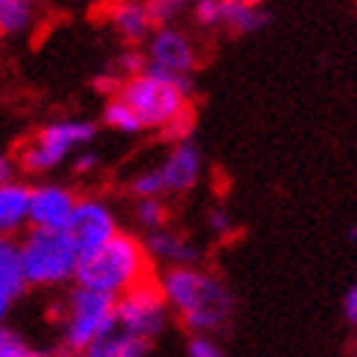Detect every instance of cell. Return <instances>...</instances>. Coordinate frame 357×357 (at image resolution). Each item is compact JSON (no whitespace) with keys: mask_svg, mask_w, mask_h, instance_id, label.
I'll return each instance as SVG.
<instances>
[{"mask_svg":"<svg viewBox=\"0 0 357 357\" xmlns=\"http://www.w3.org/2000/svg\"><path fill=\"white\" fill-rule=\"evenodd\" d=\"M166 302L181 314L189 331H215L233 314V296L218 279H212L192 264H174L160 279Z\"/></svg>","mask_w":357,"mask_h":357,"instance_id":"1","label":"cell"},{"mask_svg":"<svg viewBox=\"0 0 357 357\" xmlns=\"http://www.w3.org/2000/svg\"><path fill=\"white\" fill-rule=\"evenodd\" d=\"M149 273V247H142L134 236H114L93 256L79 261L76 282L111 296H122Z\"/></svg>","mask_w":357,"mask_h":357,"instance_id":"2","label":"cell"},{"mask_svg":"<svg viewBox=\"0 0 357 357\" xmlns=\"http://www.w3.org/2000/svg\"><path fill=\"white\" fill-rule=\"evenodd\" d=\"M21 261L29 284H59L76 276L82 256L70 229L32 227V233L21 241Z\"/></svg>","mask_w":357,"mask_h":357,"instance_id":"3","label":"cell"},{"mask_svg":"<svg viewBox=\"0 0 357 357\" xmlns=\"http://www.w3.org/2000/svg\"><path fill=\"white\" fill-rule=\"evenodd\" d=\"M189 93V76H163L154 73V70H142L137 76H128V82L119 91V96L142 116L146 128H163L177 111L186 108Z\"/></svg>","mask_w":357,"mask_h":357,"instance_id":"4","label":"cell"},{"mask_svg":"<svg viewBox=\"0 0 357 357\" xmlns=\"http://www.w3.org/2000/svg\"><path fill=\"white\" fill-rule=\"evenodd\" d=\"M116 328V296L93 288H79L70 296L64 314V346L70 351H87L99 337Z\"/></svg>","mask_w":357,"mask_h":357,"instance_id":"5","label":"cell"},{"mask_svg":"<svg viewBox=\"0 0 357 357\" xmlns=\"http://www.w3.org/2000/svg\"><path fill=\"white\" fill-rule=\"evenodd\" d=\"M93 137H96V125L84 122V119L47 125V128L21 151V166L26 172H47L52 166H59L73 149L87 146Z\"/></svg>","mask_w":357,"mask_h":357,"instance_id":"6","label":"cell"},{"mask_svg":"<svg viewBox=\"0 0 357 357\" xmlns=\"http://www.w3.org/2000/svg\"><path fill=\"white\" fill-rule=\"evenodd\" d=\"M166 305L169 302H166L163 288L151 279H139L116 302V326L151 340L166 326Z\"/></svg>","mask_w":357,"mask_h":357,"instance_id":"7","label":"cell"},{"mask_svg":"<svg viewBox=\"0 0 357 357\" xmlns=\"http://www.w3.org/2000/svg\"><path fill=\"white\" fill-rule=\"evenodd\" d=\"M67 229L79 247V256L84 259V256H93L96 250H102L116 236V221H114V212L102 201H79Z\"/></svg>","mask_w":357,"mask_h":357,"instance_id":"8","label":"cell"},{"mask_svg":"<svg viewBox=\"0 0 357 357\" xmlns=\"http://www.w3.org/2000/svg\"><path fill=\"white\" fill-rule=\"evenodd\" d=\"M195 61H198L195 59V47L183 32L163 26L151 35L146 70H154V73L163 76H189L195 70Z\"/></svg>","mask_w":357,"mask_h":357,"instance_id":"9","label":"cell"},{"mask_svg":"<svg viewBox=\"0 0 357 357\" xmlns=\"http://www.w3.org/2000/svg\"><path fill=\"white\" fill-rule=\"evenodd\" d=\"M76 195L64 186H38L29 195V224L41 229H67L76 212Z\"/></svg>","mask_w":357,"mask_h":357,"instance_id":"10","label":"cell"},{"mask_svg":"<svg viewBox=\"0 0 357 357\" xmlns=\"http://www.w3.org/2000/svg\"><path fill=\"white\" fill-rule=\"evenodd\" d=\"M26 291V273L21 261V244L0 236V323L9 314L12 302Z\"/></svg>","mask_w":357,"mask_h":357,"instance_id":"11","label":"cell"},{"mask_svg":"<svg viewBox=\"0 0 357 357\" xmlns=\"http://www.w3.org/2000/svg\"><path fill=\"white\" fill-rule=\"evenodd\" d=\"M160 172L166 177V192H189L201 177V151L189 139L177 142Z\"/></svg>","mask_w":357,"mask_h":357,"instance_id":"12","label":"cell"},{"mask_svg":"<svg viewBox=\"0 0 357 357\" xmlns=\"http://www.w3.org/2000/svg\"><path fill=\"white\" fill-rule=\"evenodd\" d=\"M29 195L32 189L21 183H0V236H9L29 221Z\"/></svg>","mask_w":357,"mask_h":357,"instance_id":"13","label":"cell"},{"mask_svg":"<svg viewBox=\"0 0 357 357\" xmlns=\"http://www.w3.org/2000/svg\"><path fill=\"white\" fill-rule=\"evenodd\" d=\"M149 349H151L149 337L131 334L116 326L114 331L99 337V340L87 349V354L91 357H142V354H149Z\"/></svg>","mask_w":357,"mask_h":357,"instance_id":"14","label":"cell"},{"mask_svg":"<svg viewBox=\"0 0 357 357\" xmlns=\"http://www.w3.org/2000/svg\"><path fill=\"white\" fill-rule=\"evenodd\" d=\"M146 247H149V256L172 261V264H195L201 256L195 244H189L183 236H177V233H166L163 227L154 229V236H149Z\"/></svg>","mask_w":357,"mask_h":357,"instance_id":"15","label":"cell"},{"mask_svg":"<svg viewBox=\"0 0 357 357\" xmlns=\"http://www.w3.org/2000/svg\"><path fill=\"white\" fill-rule=\"evenodd\" d=\"M111 21L122 32V38H128V41L146 38L151 24H154L149 9L142 3H134V0H119V3H114L111 6Z\"/></svg>","mask_w":357,"mask_h":357,"instance_id":"16","label":"cell"},{"mask_svg":"<svg viewBox=\"0 0 357 357\" xmlns=\"http://www.w3.org/2000/svg\"><path fill=\"white\" fill-rule=\"evenodd\" d=\"M264 21V12L247 0H221V24H227L233 32H256Z\"/></svg>","mask_w":357,"mask_h":357,"instance_id":"17","label":"cell"},{"mask_svg":"<svg viewBox=\"0 0 357 357\" xmlns=\"http://www.w3.org/2000/svg\"><path fill=\"white\" fill-rule=\"evenodd\" d=\"M105 122H108L114 131H122V134H137V131L146 128L142 116L122 96H116V99L108 102V108H105Z\"/></svg>","mask_w":357,"mask_h":357,"instance_id":"18","label":"cell"},{"mask_svg":"<svg viewBox=\"0 0 357 357\" xmlns=\"http://www.w3.org/2000/svg\"><path fill=\"white\" fill-rule=\"evenodd\" d=\"M32 21V0H0V32H24Z\"/></svg>","mask_w":357,"mask_h":357,"instance_id":"19","label":"cell"},{"mask_svg":"<svg viewBox=\"0 0 357 357\" xmlns=\"http://www.w3.org/2000/svg\"><path fill=\"white\" fill-rule=\"evenodd\" d=\"M192 131H195V114L189 111V105L183 111H177L163 128H160V134H163V139H169V142H186L189 137H192Z\"/></svg>","mask_w":357,"mask_h":357,"instance_id":"20","label":"cell"},{"mask_svg":"<svg viewBox=\"0 0 357 357\" xmlns=\"http://www.w3.org/2000/svg\"><path fill=\"white\" fill-rule=\"evenodd\" d=\"M137 218L146 229H160L166 221H169V209L160 204L157 198H139V206H137Z\"/></svg>","mask_w":357,"mask_h":357,"instance_id":"21","label":"cell"},{"mask_svg":"<svg viewBox=\"0 0 357 357\" xmlns=\"http://www.w3.org/2000/svg\"><path fill=\"white\" fill-rule=\"evenodd\" d=\"M131 192L137 195V198H157V195H163V192H166V177H163V172L154 169V172H146V174L134 177Z\"/></svg>","mask_w":357,"mask_h":357,"instance_id":"22","label":"cell"},{"mask_svg":"<svg viewBox=\"0 0 357 357\" xmlns=\"http://www.w3.org/2000/svg\"><path fill=\"white\" fill-rule=\"evenodd\" d=\"M183 3L186 0H146V9H149L154 24H166L172 15H177L183 9Z\"/></svg>","mask_w":357,"mask_h":357,"instance_id":"23","label":"cell"},{"mask_svg":"<svg viewBox=\"0 0 357 357\" xmlns=\"http://www.w3.org/2000/svg\"><path fill=\"white\" fill-rule=\"evenodd\" d=\"M32 349L9 328H0V357H29Z\"/></svg>","mask_w":357,"mask_h":357,"instance_id":"24","label":"cell"},{"mask_svg":"<svg viewBox=\"0 0 357 357\" xmlns=\"http://www.w3.org/2000/svg\"><path fill=\"white\" fill-rule=\"evenodd\" d=\"M186 354H189V357H218L221 349L215 346V340L204 337V331H195V337L186 343Z\"/></svg>","mask_w":357,"mask_h":357,"instance_id":"25","label":"cell"},{"mask_svg":"<svg viewBox=\"0 0 357 357\" xmlns=\"http://www.w3.org/2000/svg\"><path fill=\"white\" fill-rule=\"evenodd\" d=\"M195 17H198L201 24H206V26L221 24V0H198V6H195Z\"/></svg>","mask_w":357,"mask_h":357,"instance_id":"26","label":"cell"},{"mask_svg":"<svg viewBox=\"0 0 357 357\" xmlns=\"http://www.w3.org/2000/svg\"><path fill=\"white\" fill-rule=\"evenodd\" d=\"M122 79H119V73H99V79L93 82V87L99 93H105V96H119V91H122Z\"/></svg>","mask_w":357,"mask_h":357,"instance_id":"27","label":"cell"},{"mask_svg":"<svg viewBox=\"0 0 357 357\" xmlns=\"http://www.w3.org/2000/svg\"><path fill=\"white\" fill-rule=\"evenodd\" d=\"M149 64H146V56H139V52H128V56H122L119 59V70L125 76H137V73H142Z\"/></svg>","mask_w":357,"mask_h":357,"instance_id":"28","label":"cell"},{"mask_svg":"<svg viewBox=\"0 0 357 357\" xmlns=\"http://www.w3.org/2000/svg\"><path fill=\"white\" fill-rule=\"evenodd\" d=\"M343 311H346V319L351 326H357V284L346 294V302H343Z\"/></svg>","mask_w":357,"mask_h":357,"instance_id":"29","label":"cell"},{"mask_svg":"<svg viewBox=\"0 0 357 357\" xmlns=\"http://www.w3.org/2000/svg\"><path fill=\"white\" fill-rule=\"evenodd\" d=\"M209 227H212V229H215V233H229V227H233V224H229V218H227V212L215 209V212H212V215H209Z\"/></svg>","mask_w":357,"mask_h":357,"instance_id":"30","label":"cell"},{"mask_svg":"<svg viewBox=\"0 0 357 357\" xmlns=\"http://www.w3.org/2000/svg\"><path fill=\"white\" fill-rule=\"evenodd\" d=\"M96 163H99V157H96V154H91V151H84V154H79V157H76V166H73V169H76L79 174H84V172H91Z\"/></svg>","mask_w":357,"mask_h":357,"instance_id":"31","label":"cell"},{"mask_svg":"<svg viewBox=\"0 0 357 357\" xmlns=\"http://www.w3.org/2000/svg\"><path fill=\"white\" fill-rule=\"evenodd\" d=\"M12 174H15V163L9 157L0 154V183H9L12 181Z\"/></svg>","mask_w":357,"mask_h":357,"instance_id":"32","label":"cell"},{"mask_svg":"<svg viewBox=\"0 0 357 357\" xmlns=\"http://www.w3.org/2000/svg\"><path fill=\"white\" fill-rule=\"evenodd\" d=\"M349 238H351V241H357V227H351V229H349Z\"/></svg>","mask_w":357,"mask_h":357,"instance_id":"33","label":"cell"},{"mask_svg":"<svg viewBox=\"0 0 357 357\" xmlns=\"http://www.w3.org/2000/svg\"><path fill=\"white\" fill-rule=\"evenodd\" d=\"M247 3H253V6H259V3H264V0H247Z\"/></svg>","mask_w":357,"mask_h":357,"instance_id":"34","label":"cell"}]
</instances>
